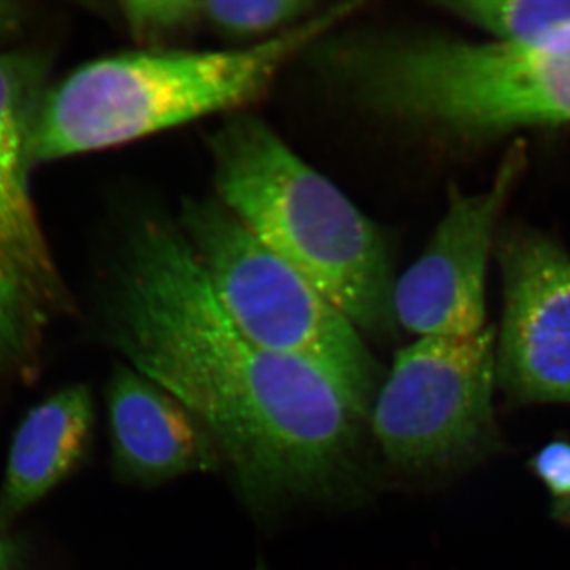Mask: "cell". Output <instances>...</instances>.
<instances>
[{
	"instance_id": "7a4b0ae2",
	"label": "cell",
	"mask_w": 570,
	"mask_h": 570,
	"mask_svg": "<svg viewBox=\"0 0 570 570\" xmlns=\"http://www.w3.org/2000/svg\"><path fill=\"white\" fill-rule=\"evenodd\" d=\"M362 6H326L294 28L239 50L151 48L86 63L47 89L33 127V164L100 151L238 110L264 96L292 59Z\"/></svg>"
},
{
	"instance_id": "7c38bea8",
	"label": "cell",
	"mask_w": 570,
	"mask_h": 570,
	"mask_svg": "<svg viewBox=\"0 0 570 570\" xmlns=\"http://www.w3.org/2000/svg\"><path fill=\"white\" fill-rule=\"evenodd\" d=\"M436 6L504 43L554 45L570 32V0H444Z\"/></svg>"
},
{
	"instance_id": "52a82bcc",
	"label": "cell",
	"mask_w": 570,
	"mask_h": 570,
	"mask_svg": "<svg viewBox=\"0 0 570 570\" xmlns=\"http://www.w3.org/2000/svg\"><path fill=\"white\" fill-rule=\"evenodd\" d=\"M524 151L505 157L489 189L453 193L426 249L393 287L395 322L419 337H469L485 326L487 272L494 228Z\"/></svg>"
},
{
	"instance_id": "8992f818",
	"label": "cell",
	"mask_w": 570,
	"mask_h": 570,
	"mask_svg": "<svg viewBox=\"0 0 570 570\" xmlns=\"http://www.w3.org/2000/svg\"><path fill=\"white\" fill-rule=\"evenodd\" d=\"M498 373L493 330L469 337H419L397 352L371 407L385 459L423 469L460 463L493 442Z\"/></svg>"
},
{
	"instance_id": "9c48e42d",
	"label": "cell",
	"mask_w": 570,
	"mask_h": 570,
	"mask_svg": "<svg viewBox=\"0 0 570 570\" xmlns=\"http://www.w3.org/2000/svg\"><path fill=\"white\" fill-rule=\"evenodd\" d=\"M48 59L0 52V258L41 309L66 306L67 292L33 206L32 134L47 94Z\"/></svg>"
},
{
	"instance_id": "d6986e66",
	"label": "cell",
	"mask_w": 570,
	"mask_h": 570,
	"mask_svg": "<svg viewBox=\"0 0 570 570\" xmlns=\"http://www.w3.org/2000/svg\"><path fill=\"white\" fill-rule=\"evenodd\" d=\"M255 570H268V569H266L264 564H258L257 568H255Z\"/></svg>"
},
{
	"instance_id": "30bf717a",
	"label": "cell",
	"mask_w": 570,
	"mask_h": 570,
	"mask_svg": "<svg viewBox=\"0 0 570 570\" xmlns=\"http://www.w3.org/2000/svg\"><path fill=\"white\" fill-rule=\"evenodd\" d=\"M107 411L115 468L130 482H165L219 464V449L205 426L132 366L112 374Z\"/></svg>"
},
{
	"instance_id": "9a60e30c",
	"label": "cell",
	"mask_w": 570,
	"mask_h": 570,
	"mask_svg": "<svg viewBox=\"0 0 570 570\" xmlns=\"http://www.w3.org/2000/svg\"><path fill=\"white\" fill-rule=\"evenodd\" d=\"M43 309L0 258V371L28 351Z\"/></svg>"
},
{
	"instance_id": "ac0fdd59",
	"label": "cell",
	"mask_w": 570,
	"mask_h": 570,
	"mask_svg": "<svg viewBox=\"0 0 570 570\" xmlns=\"http://www.w3.org/2000/svg\"><path fill=\"white\" fill-rule=\"evenodd\" d=\"M0 570H17L14 569L13 551L2 531H0Z\"/></svg>"
},
{
	"instance_id": "ba28073f",
	"label": "cell",
	"mask_w": 570,
	"mask_h": 570,
	"mask_svg": "<svg viewBox=\"0 0 570 570\" xmlns=\"http://www.w3.org/2000/svg\"><path fill=\"white\" fill-rule=\"evenodd\" d=\"M504 316L498 374L517 400L570 403V257L539 234L501 247Z\"/></svg>"
},
{
	"instance_id": "2e32d148",
	"label": "cell",
	"mask_w": 570,
	"mask_h": 570,
	"mask_svg": "<svg viewBox=\"0 0 570 570\" xmlns=\"http://www.w3.org/2000/svg\"><path fill=\"white\" fill-rule=\"evenodd\" d=\"M531 471L551 498V515L570 527V442L551 441L532 456Z\"/></svg>"
},
{
	"instance_id": "4fadbf2b",
	"label": "cell",
	"mask_w": 570,
	"mask_h": 570,
	"mask_svg": "<svg viewBox=\"0 0 570 570\" xmlns=\"http://www.w3.org/2000/svg\"><path fill=\"white\" fill-rule=\"evenodd\" d=\"M322 7L302 0H200L202 31L264 41L294 28Z\"/></svg>"
},
{
	"instance_id": "3957f363",
	"label": "cell",
	"mask_w": 570,
	"mask_h": 570,
	"mask_svg": "<svg viewBox=\"0 0 570 570\" xmlns=\"http://www.w3.org/2000/svg\"><path fill=\"white\" fill-rule=\"evenodd\" d=\"M208 145L217 200L356 328H392L387 247L347 195L253 115L228 116Z\"/></svg>"
},
{
	"instance_id": "8fae6325",
	"label": "cell",
	"mask_w": 570,
	"mask_h": 570,
	"mask_svg": "<svg viewBox=\"0 0 570 570\" xmlns=\"http://www.w3.org/2000/svg\"><path fill=\"white\" fill-rule=\"evenodd\" d=\"M94 425L85 385H70L29 411L11 441L0 489V520H11L50 494L80 463Z\"/></svg>"
},
{
	"instance_id": "5bb4252c",
	"label": "cell",
	"mask_w": 570,
	"mask_h": 570,
	"mask_svg": "<svg viewBox=\"0 0 570 570\" xmlns=\"http://www.w3.org/2000/svg\"><path fill=\"white\" fill-rule=\"evenodd\" d=\"M119 14L127 29L154 50L202 31L200 0H129L119 3Z\"/></svg>"
},
{
	"instance_id": "6da1fadb",
	"label": "cell",
	"mask_w": 570,
	"mask_h": 570,
	"mask_svg": "<svg viewBox=\"0 0 570 570\" xmlns=\"http://www.w3.org/2000/svg\"><path fill=\"white\" fill-rule=\"evenodd\" d=\"M100 309L127 365L205 426L250 497L321 499L352 482L365 417L324 374L236 328L178 224L130 228Z\"/></svg>"
},
{
	"instance_id": "5b68a950",
	"label": "cell",
	"mask_w": 570,
	"mask_h": 570,
	"mask_svg": "<svg viewBox=\"0 0 570 570\" xmlns=\"http://www.w3.org/2000/svg\"><path fill=\"white\" fill-rule=\"evenodd\" d=\"M178 227L236 328L257 346L314 367L363 415L379 379L360 330L217 198H186Z\"/></svg>"
},
{
	"instance_id": "e0dca14e",
	"label": "cell",
	"mask_w": 570,
	"mask_h": 570,
	"mask_svg": "<svg viewBox=\"0 0 570 570\" xmlns=\"http://www.w3.org/2000/svg\"><path fill=\"white\" fill-rule=\"evenodd\" d=\"M22 11L17 3L0 2V33L10 31L20 22Z\"/></svg>"
},
{
	"instance_id": "277c9868",
	"label": "cell",
	"mask_w": 570,
	"mask_h": 570,
	"mask_svg": "<svg viewBox=\"0 0 570 570\" xmlns=\"http://www.w3.org/2000/svg\"><path fill=\"white\" fill-rule=\"evenodd\" d=\"M371 111L461 140L570 122V43L401 39L335 61Z\"/></svg>"
}]
</instances>
